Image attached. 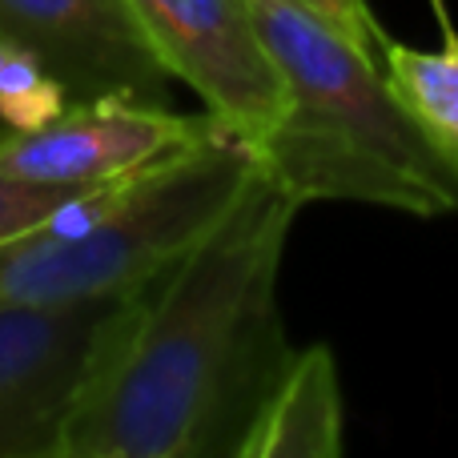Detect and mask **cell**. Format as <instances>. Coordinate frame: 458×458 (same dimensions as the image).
<instances>
[{
    "label": "cell",
    "mask_w": 458,
    "mask_h": 458,
    "mask_svg": "<svg viewBox=\"0 0 458 458\" xmlns=\"http://www.w3.org/2000/svg\"><path fill=\"white\" fill-rule=\"evenodd\" d=\"M298 209L258 161L222 222L137 293L61 458H237L293 358L277 274Z\"/></svg>",
    "instance_id": "6da1fadb"
},
{
    "label": "cell",
    "mask_w": 458,
    "mask_h": 458,
    "mask_svg": "<svg viewBox=\"0 0 458 458\" xmlns=\"http://www.w3.org/2000/svg\"><path fill=\"white\" fill-rule=\"evenodd\" d=\"M285 81V117L258 145L306 201H362L414 217L458 214V153L406 113L374 53L298 0H250Z\"/></svg>",
    "instance_id": "7a4b0ae2"
},
{
    "label": "cell",
    "mask_w": 458,
    "mask_h": 458,
    "mask_svg": "<svg viewBox=\"0 0 458 458\" xmlns=\"http://www.w3.org/2000/svg\"><path fill=\"white\" fill-rule=\"evenodd\" d=\"M258 149L233 129L109 185L85 214L0 245V301H89L153 285L237 201Z\"/></svg>",
    "instance_id": "3957f363"
},
{
    "label": "cell",
    "mask_w": 458,
    "mask_h": 458,
    "mask_svg": "<svg viewBox=\"0 0 458 458\" xmlns=\"http://www.w3.org/2000/svg\"><path fill=\"white\" fill-rule=\"evenodd\" d=\"M133 301L137 293L0 301V458H61L72 414Z\"/></svg>",
    "instance_id": "277c9868"
},
{
    "label": "cell",
    "mask_w": 458,
    "mask_h": 458,
    "mask_svg": "<svg viewBox=\"0 0 458 458\" xmlns=\"http://www.w3.org/2000/svg\"><path fill=\"white\" fill-rule=\"evenodd\" d=\"M169 77L258 149L285 117V81L250 0H129Z\"/></svg>",
    "instance_id": "5b68a950"
},
{
    "label": "cell",
    "mask_w": 458,
    "mask_h": 458,
    "mask_svg": "<svg viewBox=\"0 0 458 458\" xmlns=\"http://www.w3.org/2000/svg\"><path fill=\"white\" fill-rule=\"evenodd\" d=\"M214 113L185 117L137 97L69 101L48 121L0 133V169L45 185H113L214 133Z\"/></svg>",
    "instance_id": "8992f818"
},
{
    "label": "cell",
    "mask_w": 458,
    "mask_h": 458,
    "mask_svg": "<svg viewBox=\"0 0 458 458\" xmlns=\"http://www.w3.org/2000/svg\"><path fill=\"white\" fill-rule=\"evenodd\" d=\"M0 40L29 56L64 101H169L174 77L129 0H0Z\"/></svg>",
    "instance_id": "52a82bcc"
},
{
    "label": "cell",
    "mask_w": 458,
    "mask_h": 458,
    "mask_svg": "<svg viewBox=\"0 0 458 458\" xmlns=\"http://www.w3.org/2000/svg\"><path fill=\"white\" fill-rule=\"evenodd\" d=\"M342 394L330 346L293 350L285 374L261 403L237 458H338Z\"/></svg>",
    "instance_id": "ba28073f"
},
{
    "label": "cell",
    "mask_w": 458,
    "mask_h": 458,
    "mask_svg": "<svg viewBox=\"0 0 458 458\" xmlns=\"http://www.w3.org/2000/svg\"><path fill=\"white\" fill-rule=\"evenodd\" d=\"M382 69H386L390 89L406 105V113L458 153V37L454 32H446V48H438V53L411 48L403 40H386Z\"/></svg>",
    "instance_id": "9c48e42d"
},
{
    "label": "cell",
    "mask_w": 458,
    "mask_h": 458,
    "mask_svg": "<svg viewBox=\"0 0 458 458\" xmlns=\"http://www.w3.org/2000/svg\"><path fill=\"white\" fill-rule=\"evenodd\" d=\"M105 193H109V185H97V190H85V185H45V182L13 177L0 169V245L16 242V237L32 233V229L61 222V217L85 214Z\"/></svg>",
    "instance_id": "30bf717a"
},
{
    "label": "cell",
    "mask_w": 458,
    "mask_h": 458,
    "mask_svg": "<svg viewBox=\"0 0 458 458\" xmlns=\"http://www.w3.org/2000/svg\"><path fill=\"white\" fill-rule=\"evenodd\" d=\"M64 93L29 61L24 53L8 48L0 40V125L29 129L48 121L56 109H64Z\"/></svg>",
    "instance_id": "8fae6325"
},
{
    "label": "cell",
    "mask_w": 458,
    "mask_h": 458,
    "mask_svg": "<svg viewBox=\"0 0 458 458\" xmlns=\"http://www.w3.org/2000/svg\"><path fill=\"white\" fill-rule=\"evenodd\" d=\"M298 4H306L310 13H318L326 24H334L342 37H350L354 45H362L366 53H374L382 61V48H386L390 37L378 24V16H374L370 0H298Z\"/></svg>",
    "instance_id": "7c38bea8"
},
{
    "label": "cell",
    "mask_w": 458,
    "mask_h": 458,
    "mask_svg": "<svg viewBox=\"0 0 458 458\" xmlns=\"http://www.w3.org/2000/svg\"><path fill=\"white\" fill-rule=\"evenodd\" d=\"M435 8H438V21H443V29H446V32H454V29H451V21H446V13H443V0H435Z\"/></svg>",
    "instance_id": "4fadbf2b"
}]
</instances>
